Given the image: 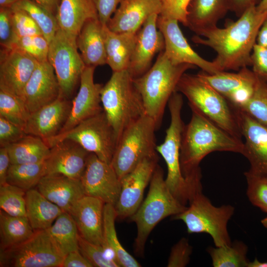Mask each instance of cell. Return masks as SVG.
Returning a JSON list of instances; mask_svg holds the SVG:
<instances>
[{
	"label": "cell",
	"mask_w": 267,
	"mask_h": 267,
	"mask_svg": "<svg viewBox=\"0 0 267 267\" xmlns=\"http://www.w3.org/2000/svg\"><path fill=\"white\" fill-rule=\"evenodd\" d=\"M267 15L261 13L256 6L246 10L235 21L227 22L223 28L217 26L195 35L192 41L195 44L209 46L217 55L213 60L222 71L240 69L251 66V55L258 32Z\"/></svg>",
	"instance_id": "obj_1"
},
{
	"label": "cell",
	"mask_w": 267,
	"mask_h": 267,
	"mask_svg": "<svg viewBox=\"0 0 267 267\" xmlns=\"http://www.w3.org/2000/svg\"><path fill=\"white\" fill-rule=\"evenodd\" d=\"M190 121L184 125L181 140L179 161L185 178L200 168L199 165L208 154L215 151L242 154V139L229 134L199 111L191 109Z\"/></svg>",
	"instance_id": "obj_2"
},
{
	"label": "cell",
	"mask_w": 267,
	"mask_h": 267,
	"mask_svg": "<svg viewBox=\"0 0 267 267\" xmlns=\"http://www.w3.org/2000/svg\"><path fill=\"white\" fill-rule=\"evenodd\" d=\"M196 67L190 64H173L163 50L147 72L133 78L141 96L145 114L153 119L158 129L161 126L165 108L170 97L176 91L181 76L187 70Z\"/></svg>",
	"instance_id": "obj_3"
},
{
	"label": "cell",
	"mask_w": 267,
	"mask_h": 267,
	"mask_svg": "<svg viewBox=\"0 0 267 267\" xmlns=\"http://www.w3.org/2000/svg\"><path fill=\"white\" fill-rule=\"evenodd\" d=\"M168 107L170 124L166 131L165 139L156 150L165 160L167 167L165 182L173 195L186 206L195 195L197 188L194 183L185 178L181 171L179 156L181 135L184 126L181 118L182 94L175 91L170 97Z\"/></svg>",
	"instance_id": "obj_4"
},
{
	"label": "cell",
	"mask_w": 267,
	"mask_h": 267,
	"mask_svg": "<svg viewBox=\"0 0 267 267\" xmlns=\"http://www.w3.org/2000/svg\"><path fill=\"white\" fill-rule=\"evenodd\" d=\"M100 96L103 111L118 141L127 127L146 114L141 96L127 70L113 72Z\"/></svg>",
	"instance_id": "obj_5"
},
{
	"label": "cell",
	"mask_w": 267,
	"mask_h": 267,
	"mask_svg": "<svg viewBox=\"0 0 267 267\" xmlns=\"http://www.w3.org/2000/svg\"><path fill=\"white\" fill-rule=\"evenodd\" d=\"M176 91L185 95L191 109L197 110L229 134L242 139L236 108L197 74L185 73Z\"/></svg>",
	"instance_id": "obj_6"
},
{
	"label": "cell",
	"mask_w": 267,
	"mask_h": 267,
	"mask_svg": "<svg viewBox=\"0 0 267 267\" xmlns=\"http://www.w3.org/2000/svg\"><path fill=\"white\" fill-rule=\"evenodd\" d=\"M149 186L145 199L130 218L137 227L134 250L139 256L143 254L147 239L155 226L165 218L179 214L187 207L171 193L166 184L163 169L158 165L152 175Z\"/></svg>",
	"instance_id": "obj_7"
},
{
	"label": "cell",
	"mask_w": 267,
	"mask_h": 267,
	"mask_svg": "<svg viewBox=\"0 0 267 267\" xmlns=\"http://www.w3.org/2000/svg\"><path fill=\"white\" fill-rule=\"evenodd\" d=\"M157 129L153 119L145 114L123 132L110 163L120 179L144 159L158 155L155 135Z\"/></svg>",
	"instance_id": "obj_8"
},
{
	"label": "cell",
	"mask_w": 267,
	"mask_h": 267,
	"mask_svg": "<svg viewBox=\"0 0 267 267\" xmlns=\"http://www.w3.org/2000/svg\"><path fill=\"white\" fill-rule=\"evenodd\" d=\"M189 204L183 212L173 216L174 220L185 223L188 233H207L216 247L231 244L227 226L234 213L233 206H215L202 192L197 193Z\"/></svg>",
	"instance_id": "obj_9"
},
{
	"label": "cell",
	"mask_w": 267,
	"mask_h": 267,
	"mask_svg": "<svg viewBox=\"0 0 267 267\" xmlns=\"http://www.w3.org/2000/svg\"><path fill=\"white\" fill-rule=\"evenodd\" d=\"M65 140L77 143L89 152L108 163H111L118 142L114 130L103 111L44 141L50 148Z\"/></svg>",
	"instance_id": "obj_10"
},
{
	"label": "cell",
	"mask_w": 267,
	"mask_h": 267,
	"mask_svg": "<svg viewBox=\"0 0 267 267\" xmlns=\"http://www.w3.org/2000/svg\"><path fill=\"white\" fill-rule=\"evenodd\" d=\"M65 256L47 229L36 231L24 242L0 250V267H61Z\"/></svg>",
	"instance_id": "obj_11"
},
{
	"label": "cell",
	"mask_w": 267,
	"mask_h": 267,
	"mask_svg": "<svg viewBox=\"0 0 267 267\" xmlns=\"http://www.w3.org/2000/svg\"><path fill=\"white\" fill-rule=\"evenodd\" d=\"M78 49L76 38L60 28L49 43L48 61L54 70L60 95L67 99L73 94L86 67Z\"/></svg>",
	"instance_id": "obj_12"
},
{
	"label": "cell",
	"mask_w": 267,
	"mask_h": 267,
	"mask_svg": "<svg viewBox=\"0 0 267 267\" xmlns=\"http://www.w3.org/2000/svg\"><path fill=\"white\" fill-rule=\"evenodd\" d=\"M158 161V155L146 158L121 179V191L114 207L117 218H130L137 210Z\"/></svg>",
	"instance_id": "obj_13"
},
{
	"label": "cell",
	"mask_w": 267,
	"mask_h": 267,
	"mask_svg": "<svg viewBox=\"0 0 267 267\" xmlns=\"http://www.w3.org/2000/svg\"><path fill=\"white\" fill-rule=\"evenodd\" d=\"M176 19L158 16L157 26L162 33L165 43L164 51L174 64H190L203 71L213 74L222 71L217 63L208 61L196 52L188 43Z\"/></svg>",
	"instance_id": "obj_14"
},
{
	"label": "cell",
	"mask_w": 267,
	"mask_h": 267,
	"mask_svg": "<svg viewBox=\"0 0 267 267\" xmlns=\"http://www.w3.org/2000/svg\"><path fill=\"white\" fill-rule=\"evenodd\" d=\"M80 179L86 195L97 198L105 204L115 207L120 195L121 183L110 163L90 153Z\"/></svg>",
	"instance_id": "obj_15"
},
{
	"label": "cell",
	"mask_w": 267,
	"mask_h": 267,
	"mask_svg": "<svg viewBox=\"0 0 267 267\" xmlns=\"http://www.w3.org/2000/svg\"><path fill=\"white\" fill-rule=\"evenodd\" d=\"M197 75L236 108L241 107L250 99L259 80L248 67L237 73L223 71L210 74L202 71Z\"/></svg>",
	"instance_id": "obj_16"
},
{
	"label": "cell",
	"mask_w": 267,
	"mask_h": 267,
	"mask_svg": "<svg viewBox=\"0 0 267 267\" xmlns=\"http://www.w3.org/2000/svg\"><path fill=\"white\" fill-rule=\"evenodd\" d=\"M38 62L18 48H1L0 89L21 98L24 88Z\"/></svg>",
	"instance_id": "obj_17"
},
{
	"label": "cell",
	"mask_w": 267,
	"mask_h": 267,
	"mask_svg": "<svg viewBox=\"0 0 267 267\" xmlns=\"http://www.w3.org/2000/svg\"><path fill=\"white\" fill-rule=\"evenodd\" d=\"M95 68L86 66L81 76L78 92L71 102L68 118L58 134L103 111L100 96L103 86L94 82Z\"/></svg>",
	"instance_id": "obj_18"
},
{
	"label": "cell",
	"mask_w": 267,
	"mask_h": 267,
	"mask_svg": "<svg viewBox=\"0 0 267 267\" xmlns=\"http://www.w3.org/2000/svg\"><path fill=\"white\" fill-rule=\"evenodd\" d=\"M236 109L241 132L245 139L241 154L249 162L250 171L267 177V125Z\"/></svg>",
	"instance_id": "obj_19"
},
{
	"label": "cell",
	"mask_w": 267,
	"mask_h": 267,
	"mask_svg": "<svg viewBox=\"0 0 267 267\" xmlns=\"http://www.w3.org/2000/svg\"><path fill=\"white\" fill-rule=\"evenodd\" d=\"M159 15H150L137 32L134 48L128 69L134 79L139 77L151 67L155 55L164 50V39L157 26Z\"/></svg>",
	"instance_id": "obj_20"
},
{
	"label": "cell",
	"mask_w": 267,
	"mask_h": 267,
	"mask_svg": "<svg viewBox=\"0 0 267 267\" xmlns=\"http://www.w3.org/2000/svg\"><path fill=\"white\" fill-rule=\"evenodd\" d=\"M60 95L59 85L52 66L48 61L38 62L21 97L30 113L51 103Z\"/></svg>",
	"instance_id": "obj_21"
},
{
	"label": "cell",
	"mask_w": 267,
	"mask_h": 267,
	"mask_svg": "<svg viewBox=\"0 0 267 267\" xmlns=\"http://www.w3.org/2000/svg\"><path fill=\"white\" fill-rule=\"evenodd\" d=\"M90 153L70 140L58 142L50 147L44 161L45 176H64L81 179Z\"/></svg>",
	"instance_id": "obj_22"
},
{
	"label": "cell",
	"mask_w": 267,
	"mask_h": 267,
	"mask_svg": "<svg viewBox=\"0 0 267 267\" xmlns=\"http://www.w3.org/2000/svg\"><path fill=\"white\" fill-rule=\"evenodd\" d=\"M71 106L69 99L60 95L30 114L24 129L25 133L44 140L55 136L67 121Z\"/></svg>",
	"instance_id": "obj_23"
},
{
	"label": "cell",
	"mask_w": 267,
	"mask_h": 267,
	"mask_svg": "<svg viewBox=\"0 0 267 267\" xmlns=\"http://www.w3.org/2000/svg\"><path fill=\"white\" fill-rule=\"evenodd\" d=\"M160 0H122L107 26L117 33H137L152 14H160Z\"/></svg>",
	"instance_id": "obj_24"
},
{
	"label": "cell",
	"mask_w": 267,
	"mask_h": 267,
	"mask_svg": "<svg viewBox=\"0 0 267 267\" xmlns=\"http://www.w3.org/2000/svg\"><path fill=\"white\" fill-rule=\"evenodd\" d=\"M97 198L85 195L74 206L69 214L74 220L80 235L97 245L104 243V206Z\"/></svg>",
	"instance_id": "obj_25"
},
{
	"label": "cell",
	"mask_w": 267,
	"mask_h": 267,
	"mask_svg": "<svg viewBox=\"0 0 267 267\" xmlns=\"http://www.w3.org/2000/svg\"><path fill=\"white\" fill-rule=\"evenodd\" d=\"M36 187L48 200L69 213L86 195L80 179L64 176H45Z\"/></svg>",
	"instance_id": "obj_26"
},
{
	"label": "cell",
	"mask_w": 267,
	"mask_h": 267,
	"mask_svg": "<svg viewBox=\"0 0 267 267\" xmlns=\"http://www.w3.org/2000/svg\"><path fill=\"white\" fill-rule=\"evenodd\" d=\"M99 19L87 21L76 38V44L86 66L106 64L104 26Z\"/></svg>",
	"instance_id": "obj_27"
},
{
	"label": "cell",
	"mask_w": 267,
	"mask_h": 267,
	"mask_svg": "<svg viewBox=\"0 0 267 267\" xmlns=\"http://www.w3.org/2000/svg\"><path fill=\"white\" fill-rule=\"evenodd\" d=\"M187 26L196 35L217 27L229 11L226 0H191L187 9Z\"/></svg>",
	"instance_id": "obj_28"
},
{
	"label": "cell",
	"mask_w": 267,
	"mask_h": 267,
	"mask_svg": "<svg viewBox=\"0 0 267 267\" xmlns=\"http://www.w3.org/2000/svg\"><path fill=\"white\" fill-rule=\"evenodd\" d=\"M55 16L59 28L75 38L87 21L98 19L93 0H61Z\"/></svg>",
	"instance_id": "obj_29"
},
{
	"label": "cell",
	"mask_w": 267,
	"mask_h": 267,
	"mask_svg": "<svg viewBox=\"0 0 267 267\" xmlns=\"http://www.w3.org/2000/svg\"><path fill=\"white\" fill-rule=\"evenodd\" d=\"M106 64L113 72L128 70L134 48L137 33H117L104 26Z\"/></svg>",
	"instance_id": "obj_30"
},
{
	"label": "cell",
	"mask_w": 267,
	"mask_h": 267,
	"mask_svg": "<svg viewBox=\"0 0 267 267\" xmlns=\"http://www.w3.org/2000/svg\"><path fill=\"white\" fill-rule=\"evenodd\" d=\"M25 201L26 217L35 231L48 229L63 212L37 189L26 192Z\"/></svg>",
	"instance_id": "obj_31"
},
{
	"label": "cell",
	"mask_w": 267,
	"mask_h": 267,
	"mask_svg": "<svg viewBox=\"0 0 267 267\" xmlns=\"http://www.w3.org/2000/svg\"><path fill=\"white\" fill-rule=\"evenodd\" d=\"M5 147L13 164L44 162L50 151V148L44 139L29 134Z\"/></svg>",
	"instance_id": "obj_32"
},
{
	"label": "cell",
	"mask_w": 267,
	"mask_h": 267,
	"mask_svg": "<svg viewBox=\"0 0 267 267\" xmlns=\"http://www.w3.org/2000/svg\"><path fill=\"white\" fill-rule=\"evenodd\" d=\"M35 232L26 217L12 216L0 210V250L24 242Z\"/></svg>",
	"instance_id": "obj_33"
},
{
	"label": "cell",
	"mask_w": 267,
	"mask_h": 267,
	"mask_svg": "<svg viewBox=\"0 0 267 267\" xmlns=\"http://www.w3.org/2000/svg\"><path fill=\"white\" fill-rule=\"evenodd\" d=\"M103 217L104 240L103 244L108 247L113 252L119 266L141 267L138 261L123 247L118 239L115 225L117 217L114 206L105 204Z\"/></svg>",
	"instance_id": "obj_34"
},
{
	"label": "cell",
	"mask_w": 267,
	"mask_h": 267,
	"mask_svg": "<svg viewBox=\"0 0 267 267\" xmlns=\"http://www.w3.org/2000/svg\"><path fill=\"white\" fill-rule=\"evenodd\" d=\"M47 229L65 256L70 252L79 250L80 234L76 223L69 213L63 211Z\"/></svg>",
	"instance_id": "obj_35"
},
{
	"label": "cell",
	"mask_w": 267,
	"mask_h": 267,
	"mask_svg": "<svg viewBox=\"0 0 267 267\" xmlns=\"http://www.w3.org/2000/svg\"><path fill=\"white\" fill-rule=\"evenodd\" d=\"M45 175L44 162L11 164L7 172L6 182L27 191L36 187Z\"/></svg>",
	"instance_id": "obj_36"
},
{
	"label": "cell",
	"mask_w": 267,
	"mask_h": 267,
	"mask_svg": "<svg viewBox=\"0 0 267 267\" xmlns=\"http://www.w3.org/2000/svg\"><path fill=\"white\" fill-rule=\"evenodd\" d=\"M207 251L214 267H248V247L241 241H235L230 245L209 247Z\"/></svg>",
	"instance_id": "obj_37"
},
{
	"label": "cell",
	"mask_w": 267,
	"mask_h": 267,
	"mask_svg": "<svg viewBox=\"0 0 267 267\" xmlns=\"http://www.w3.org/2000/svg\"><path fill=\"white\" fill-rule=\"evenodd\" d=\"M13 6L26 11L38 25L48 43L50 42L59 28L55 15L32 0H20Z\"/></svg>",
	"instance_id": "obj_38"
},
{
	"label": "cell",
	"mask_w": 267,
	"mask_h": 267,
	"mask_svg": "<svg viewBox=\"0 0 267 267\" xmlns=\"http://www.w3.org/2000/svg\"><path fill=\"white\" fill-rule=\"evenodd\" d=\"M30 115L21 98L0 89V117L24 129Z\"/></svg>",
	"instance_id": "obj_39"
},
{
	"label": "cell",
	"mask_w": 267,
	"mask_h": 267,
	"mask_svg": "<svg viewBox=\"0 0 267 267\" xmlns=\"http://www.w3.org/2000/svg\"><path fill=\"white\" fill-rule=\"evenodd\" d=\"M26 192L8 183L0 185V210L12 216L26 217Z\"/></svg>",
	"instance_id": "obj_40"
},
{
	"label": "cell",
	"mask_w": 267,
	"mask_h": 267,
	"mask_svg": "<svg viewBox=\"0 0 267 267\" xmlns=\"http://www.w3.org/2000/svg\"><path fill=\"white\" fill-rule=\"evenodd\" d=\"M79 251L96 267H119L113 252L105 245H97L79 238Z\"/></svg>",
	"instance_id": "obj_41"
},
{
	"label": "cell",
	"mask_w": 267,
	"mask_h": 267,
	"mask_svg": "<svg viewBox=\"0 0 267 267\" xmlns=\"http://www.w3.org/2000/svg\"><path fill=\"white\" fill-rule=\"evenodd\" d=\"M247 188L246 194L250 202L267 213V177L250 170L244 173Z\"/></svg>",
	"instance_id": "obj_42"
},
{
	"label": "cell",
	"mask_w": 267,
	"mask_h": 267,
	"mask_svg": "<svg viewBox=\"0 0 267 267\" xmlns=\"http://www.w3.org/2000/svg\"><path fill=\"white\" fill-rule=\"evenodd\" d=\"M238 109L267 125V82L259 79L253 95Z\"/></svg>",
	"instance_id": "obj_43"
},
{
	"label": "cell",
	"mask_w": 267,
	"mask_h": 267,
	"mask_svg": "<svg viewBox=\"0 0 267 267\" xmlns=\"http://www.w3.org/2000/svg\"><path fill=\"white\" fill-rule=\"evenodd\" d=\"M18 46L39 62L48 61L49 43L43 35L21 37Z\"/></svg>",
	"instance_id": "obj_44"
},
{
	"label": "cell",
	"mask_w": 267,
	"mask_h": 267,
	"mask_svg": "<svg viewBox=\"0 0 267 267\" xmlns=\"http://www.w3.org/2000/svg\"><path fill=\"white\" fill-rule=\"evenodd\" d=\"M11 9L12 22L18 37L43 35L38 25L26 11L15 6Z\"/></svg>",
	"instance_id": "obj_45"
},
{
	"label": "cell",
	"mask_w": 267,
	"mask_h": 267,
	"mask_svg": "<svg viewBox=\"0 0 267 267\" xmlns=\"http://www.w3.org/2000/svg\"><path fill=\"white\" fill-rule=\"evenodd\" d=\"M19 37L16 35L12 18V9L0 8V44L2 48H13Z\"/></svg>",
	"instance_id": "obj_46"
},
{
	"label": "cell",
	"mask_w": 267,
	"mask_h": 267,
	"mask_svg": "<svg viewBox=\"0 0 267 267\" xmlns=\"http://www.w3.org/2000/svg\"><path fill=\"white\" fill-rule=\"evenodd\" d=\"M161 10L159 16L173 19L187 26V7L191 0H160Z\"/></svg>",
	"instance_id": "obj_47"
},
{
	"label": "cell",
	"mask_w": 267,
	"mask_h": 267,
	"mask_svg": "<svg viewBox=\"0 0 267 267\" xmlns=\"http://www.w3.org/2000/svg\"><path fill=\"white\" fill-rule=\"evenodd\" d=\"M192 248L188 240L182 238L175 244L168 260V267H184L190 261Z\"/></svg>",
	"instance_id": "obj_48"
},
{
	"label": "cell",
	"mask_w": 267,
	"mask_h": 267,
	"mask_svg": "<svg viewBox=\"0 0 267 267\" xmlns=\"http://www.w3.org/2000/svg\"><path fill=\"white\" fill-rule=\"evenodd\" d=\"M24 129L0 117V145L5 147L26 136Z\"/></svg>",
	"instance_id": "obj_49"
},
{
	"label": "cell",
	"mask_w": 267,
	"mask_h": 267,
	"mask_svg": "<svg viewBox=\"0 0 267 267\" xmlns=\"http://www.w3.org/2000/svg\"><path fill=\"white\" fill-rule=\"evenodd\" d=\"M251 58L253 72L260 80L267 82V49L256 44Z\"/></svg>",
	"instance_id": "obj_50"
},
{
	"label": "cell",
	"mask_w": 267,
	"mask_h": 267,
	"mask_svg": "<svg viewBox=\"0 0 267 267\" xmlns=\"http://www.w3.org/2000/svg\"><path fill=\"white\" fill-rule=\"evenodd\" d=\"M97 11L98 19L103 25H107L112 15L122 0H93Z\"/></svg>",
	"instance_id": "obj_51"
},
{
	"label": "cell",
	"mask_w": 267,
	"mask_h": 267,
	"mask_svg": "<svg viewBox=\"0 0 267 267\" xmlns=\"http://www.w3.org/2000/svg\"><path fill=\"white\" fill-rule=\"evenodd\" d=\"M92 264L81 254L76 251L67 254L63 260L61 267H92Z\"/></svg>",
	"instance_id": "obj_52"
},
{
	"label": "cell",
	"mask_w": 267,
	"mask_h": 267,
	"mask_svg": "<svg viewBox=\"0 0 267 267\" xmlns=\"http://www.w3.org/2000/svg\"><path fill=\"white\" fill-rule=\"evenodd\" d=\"M261 0H226L229 10L239 17L252 6L259 4Z\"/></svg>",
	"instance_id": "obj_53"
},
{
	"label": "cell",
	"mask_w": 267,
	"mask_h": 267,
	"mask_svg": "<svg viewBox=\"0 0 267 267\" xmlns=\"http://www.w3.org/2000/svg\"><path fill=\"white\" fill-rule=\"evenodd\" d=\"M11 165L8 151L5 147L0 148V185L7 183V175Z\"/></svg>",
	"instance_id": "obj_54"
},
{
	"label": "cell",
	"mask_w": 267,
	"mask_h": 267,
	"mask_svg": "<svg viewBox=\"0 0 267 267\" xmlns=\"http://www.w3.org/2000/svg\"><path fill=\"white\" fill-rule=\"evenodd\" d=\"M56 15L61 0H32Z\"/></svg>",
	"instance_id": "obj_55"
},
{
	"label": "cell",
	"mask_w": 267,
	"mask_h": 267,
	"mask_svg": "<svg viewBox=\"0 0 267 267\" xmlns=\"http://www.w3.org/2000/svg\"><path fill=\"white\" fill-rule=\"evenodd\" d=\"M256 44L267 49V15L258 32Z\"/></svg>",
	"instance_id": "obj_56"
},
{
	"label": "cell",
	"mask_w": 267,
	"mask_h": 267,
	"mask_svg": "<svg viewBox=\"0 0 267 267\" xmlns=\"http://www.w3.org/2000/svg\"><path fill=\"white\" fill-rule=\"evenodd\" d=\"M20 0H0V8H11Z\"/></svg>",
	"instance_id": "obj_57"
},
{
	"label": "cell",
	"mask_w": 267,
	"mask_h": 267,
	"mask_svg": "<svg viewBox=\"0 0 267 267\" xmlns=\"http://www.w3.org/2000/svg\"><path fill=\"white\" fill-rule=\"evenodd\" d=\"M248 267H267V261L261 262L256 258L253 262H249Z\"/></svg>",
	"instance_id": "obj_58"
},
{
	"label": "cell",
	"mask_w": 267,
	"mask_h": 267,
	"mask_svg": "<svg viewBox=\"0 0 267 267\" xmlns=\"http://www.w3.org/2000/svg\"><path fill=\"white\" fill-rule=\"evenodd\" d=\"M256 8L260 12H267V0H261L259 4L256 6Z\"/></svg>",
	"instance_id": "obj_59"
},
{
	"label": "cell",
	"mask_w": 267,
	"mask_h": 267,
	"mask_svg": "<svg viewBox=\"0 0 267 267\" xmlns=\"http://www.w3.org/2000/svg\"><path fill=\"white\" fill-rule=\"evenodd\" d=\"M261 223L265 227L267 228V216L262 220Z\"/></svg>",
	"instance_id": "obj_60"
}]
</instances>
